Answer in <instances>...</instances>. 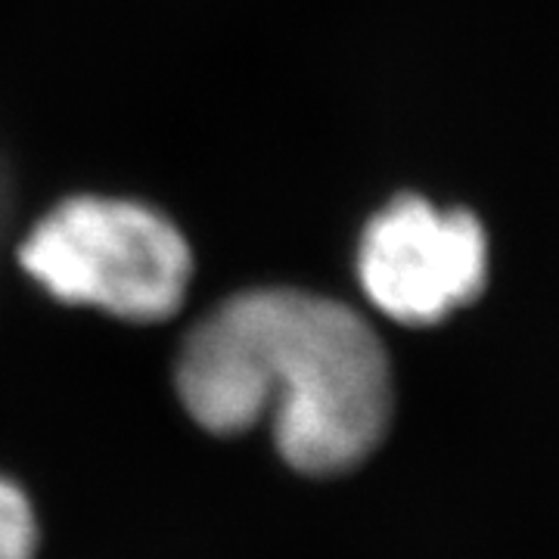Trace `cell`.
Returning a JSON list of instances; mask_svg holds the SVG:
<instances>
[{"label":"cell","instance_id":"4","mask_svg":"<svg viewBox=\"0 0 559 559\" xmlns=\"http://www.w3.org/2000/svg\"><path fill=\"white\" fill-rule=\"evenodd\" d=\"M38 522L28 498L13 481L0 479V559H35Z\"/></svg>","mask_w":559,"mask_h":559},{"label":"cell","instance_id":"2","mask_svg":"<svg viewBox=\"0 0 559 559\" xmlns=\"http://www.w3.org/2000/svg\"><path fill=\"white\" fill-rule=\"evenodd\" d=\"M20 259L57 299L128 320L175 314L193 271L183 237L153 209L94 197L53 209Z\"/></svg>","mask_w":559,"mask_h":559},{"label":"cell","instance_id":"3","mask_svg":"<svg viewBox=\"0 0 559 559\" xmlns=\"http://www.w3.org/2000/svg\"><path fill=\"white\" fill-rule=\"evenodd\" d=\"M488 249L479 221L401 197L370 221L360 242V283L382 314L436 323L485 286Z\"/></svg>","mask_w":559,"mask_h":559},{"label":"cell","instance_id":"1","mask_svg":"<svg viewBox=\"0 0 559 559\" xmlns=\"http://www.w3.org/2000/svg\"><path fill=\"white\" fill-rule=\"evenodd\" d=\"M187 414L215 436L274 419L280 457L336 476L380 444L392 419V370L380 336L340 301L259 289L224 301L178 360Z\"/></svg>","mask_w":559,"mask_h":559}]
</instances>
